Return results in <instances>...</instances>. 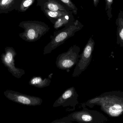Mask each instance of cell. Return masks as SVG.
<instances>
[{
	"instance_id": "1",
	"label": "cell",
	"mask_w": 123,
	"mask_h": 123,
	"mask_svg": "<svg viewBox=\"0 0 123 123\" xmlns=\"http://www.w3.org/2000/svg\"><path fill=\"white\" fill-rule=\"evenodd\" d=\"M81 105L82 108L86 106L92 108L95 105L100 106L101 110L110 117H119L123 115V92H105Z\"/></svg>"
},
{
	"instance_id": "2",
	"label": "cell",
	"mask_w": 123,
	"mask_h": 123,
	"mask_svg": "<svg viewBox=\"0 0 123 123\" xmlns=\"http://www.w3.org/2000/svg\"><path fill=\"white\" fill-rule=\"evenodd\" d=\"M84 26L79 20L76 19L62 29L55 31L50 36L51 41L44 48V55L50 53L68 39L74 36L76 32L81 30Z\"/></svg>"
},
{
	"instance_id": "3",
	"label": "cell",
	"mask_w": 123,
	"mask_h": 123,
	"mask_svg": "<svg viewBox=\"0 0 123 123\" xmlns=\"http://www.w3.org/2000/svg\"><path fill=\"white\" fill-rule=\"evenodd\" d=\"M18 26L24 29L23 32L19 34V36L22 39L29 42L37 41L50 29L44 22L37 20L22 21Z\"/></svg>"
},
{
	"instance_id": "4",
	"label": "cell",
	"mask_w": 123,
	"mask_h": 123,
	"mask_svg": "<svg viewBox=\"0 0 123 123\" xmlns=\"http://www.w3.org/2000/svg\"><path fill=\"white\" fill-rule=\"evenodd\" d=\"M81 110L74 112L67 116L72 121L81 123H104L107 122L109 119L100 112L82 108Z\"/></svg>"
},
{
	"instance_id": "5",
	"label": "cell",
	"mask_w": 123,
	"mask_h": 123,
	"mask_svg": "<svg viewBox=\"0 0 123 123\" xmlns=\"http://www.w3.org/2000/svg\"><path fill=\"white\" fill-rule=\"evenodd\" d=\"M80 47L74 45L67 52L61 53L56 58L55 64L57 68L67 71L73 68L76 65L80 58Z\"/></svg>"
},
{
	"instance_id": "6",
	"label": "cell",
	"mask_w": 123,
	"mask_h": 123,
	"mask_svg": "<svg viewBox=\"0 0 123 123\" xmlns=\"http://www.w3.org/2000/svg\"><path fill=\"white\" fill-rule=\"evenodd\" d=\"M94 40L91 37L84 48L82 53L72 74V77L76 78L79 76L89 65L92 58L94 48Z\"/></svg>"
},
{
	"instance_id": "7",
	"label": "cell",
	"mask_w": 123,
	"mask_h": 123,
	"mask_svg": "<svg viewBox=\"0 0 123 123\" xmlns=\"http://www.w3.org/2000/svg\"><path fill=\"white\" fill-rule=\"evenodd\" d=\"M17 53L15 49L11 47H6L4 48V52L0 56L1 63L8 69L13 76L19 79L25 74L22 69L15 66V58Z\"/></svg>"
},
{
	"instance_id": "8",
	"label": "cell",
	"mask_w": 123,
	"mask_h": 123,
	"mask_svg": "<svg viewBox=\"0 0 123 123\" xmlns=\"http://www.w3.org/2000/svg\"><path fill=\"white\" fill-rule=\"evenodd\" d=\"M4 94L9 100L26 106H40L43 102L40 97L27 95L9 90L4 91Z\"/></svg>"
},
{
	"instance_id": "9",
	"label": "cell",
	"mask_w": 123,
	"mask_h": 123,
	"mask_svg": "<svg viewBox=\"0 0 123 123\" xmlns=\"http://www.w3.org/2000/svg\"><path fill=\"white\" fill-rule=\"evenodd\" d=\"M79 95L75 87L72 86L66 90L53 104V107H69L75 110V107L79 103Z\"/></svg>"
},
{
	"instance_id": "10",
	"label": "cell",
	"mask_w": 123,
	"mask_h": 123,
	"mask_svg": "<svg viewBox=\"0 0 123 123\" xmlns=\"http://www.w3.org/2000/svg\"><path fill=\"white\" fill-rule=\"evenodd\" d=\"M37 6L40 7L41 10L46 9L52 11H60L72 12L65 4L60 0H37Z\"/></svg>"
},
{
	"instance_id": "11",
	"label": "cell",
	"mask_w": 123,
	"mask_h": 123,
	"mask_svg": "<svg viewBox=\"0 0 123 123\" xmlns=\"http://www.w3.org/2000/svg\"><path fill=\"white\" fill-rule=\"evenodd\" d=\"M20 0H0V14L17 11Z\"/></svg>"
},
{
	"instance_id": "12",
	"label": "cell",
	"mask_w": 123,
	"mask_h": 123,
	"mask_svg": "<svg viewBox=\"0 0 123 123\" xmlns=\"http://www.w3.org/2000/svg\"><path fill=\"white\" fill-rule=\"evenodd\" d=\"M51 79L49 78H43L40 76H34L32 77L29 82L31 86L38 88H43L49 86Z\"/></svg>"
},
{
	"instance_id": "13",
	"label": "cell",
	"mask_w": 123,
	"mask_h": 123,
	"mask_svg": "<svg viewBox=\"0 0 123 123\" xmlns=\"http://www.w3.org/2000/svg\"><path fill=\"white\" fill-rule=\"evenodd\" d=\"M73 13L64 15L58 18L53 24V27L55 30L63 26H65L74 21V17Z\"/></svg>"
},
{
	"instance_id": "14",
	"label": "cell",
	"mask_w": 123,
	"mask_h": 123,
	"mask_svg": "<svg viewBox=\"0 0 123 123\" xmlns=\"http://www.w3.org/2000/svg\"><path fill=\"white\" fill-rule=\"evenodd\" d=\"M116 24L117 26V43L120 47H123V18L120 12L116 19Z\"/></svg>"
},
{
	"instance_id": "15",
	"label": "cell",
	"mask_w": 123,
	"mask_h": 123,
	"mask_svg": "<svg viewBox=\"0 0 123 123\" xmlns=\"http://www.w3.org/2000/svg\"><path fill=\"white\" fill-rule=\"evenodd\" d=\"M41 10L53 24L58 18L64 15L72 13V12H68L63 11H52L46 9Z\"/></svg>"
},
{
	"instance_id": "16",
	"label": "cell",
	"mask_w": 123,
	"mask_h": 123,
	"mask_svg": "<svg viewBox=\"0 0 123 123\" xmlns=\"http://www.w3.org/2000/svg\"><path fill=\"white\" fill-rule=\"evenodd\" d=\"M35 0H20L17 11L24 12L29 9L34 3Z\"/></svg>"
},
{
	"instance_id": "17",
	"label": "cell",
	"mask_w": 123,
	"mask_h": 123,
	"mask_svg": "<svg viewBox=\"0 0 123 123\" xmlns=\"http://www.w3.org/2000/svg\"><path fill=\"white\" fill-rule=\"evenodd\" d=\"M63 3L66 5L71 11L72 12L74 15L77 14L78 8L75 4L71 0H60Z\"/></svg>"
},
{
	"instance_id": "18",
	"label": "cell",
	"mask_w": 123,
	"mask_h": 123,
	"mask_svg": "<svg viewBox=\"0 0 123 123\" xmlns=\"http://www.w3.org/2000/svg\"><path fill=\"white\" fill-rule=\"evenodd\" d=\"M114 0H105V10L108 17V20H110L112 17V5Z\"/></svg>"
},
{
	"instance_id": "19",
	"label": "cell",
	"mask_w": 123,
	"mask_h": 123,
	"mask_svg": "<svg viewBox=\"0 0 123 123\" xmlns=\"http://www.w3.org/2000/svg\"><path fill=\"white\" fill-rule=\"evenodd\" d=\"M72 123V121L67 117H65L59 119V120H55L53 122H52V123Z\"/></svg>"
},
{
	"instance_id": "20",
	"label": "cell",
	"mask_w": 123,
	"mask_h": 123,
	"mask_svg": "<svg viewBox=\"0 0 123 123\" xmlns=\"http://www.w3.org/2000/svg\"><path fill=\"white\" fill-rule=\"evenodd\" d=\"M93 0L94 6L95 7H97L99 2L100 0Z\"/></svg>"
},
{
	"instance_id": "21",
	"label": "cell",
	"mask_w": 123,
	"mask_h": 123,
	"mask_svg": "<svg viewBox=\"0 0 123 123\" xmlns=\"http://www.w3.org/2000/svg\"></svg>"
}]
</instances>
